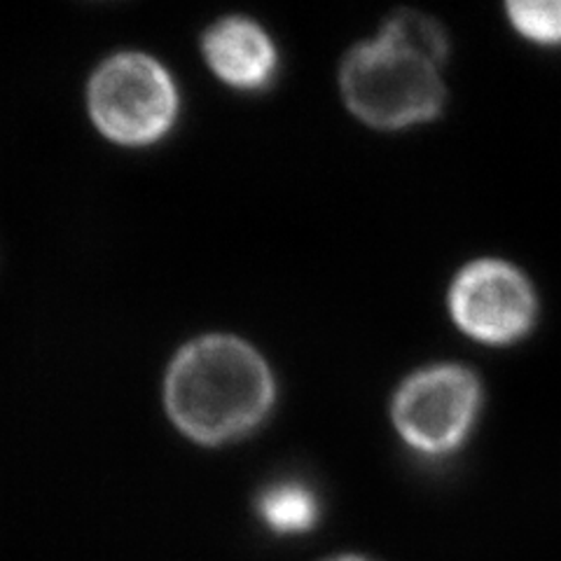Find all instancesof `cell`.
Masks as SVG:
<instances>
[{"label":"cell","mask_w":561,"mask_h":561,"mask_svg":"<svg viewBox=\"0 0 561 561\" xmlns=\"http://www.w3.org/2000/svg\"><path fill=\"white\" fill-rule=\"evenodd\" d=\"M379 38L408 49L412 55L424 57L440 68L449 55V38L445 28L437 24L433 16L419 14L412 10L393 14L391 20L383 24Z\"/></svg>","instance_id":"8"},{"label":"cell","mask_w":561,"mask_h":561,"mask_svg":"<svg viewBox=\"0 0 561 561\" xmlns=\"http://www.w3.org/2000/svg\"><path fill=\"white\" fill-rule=\"evenodd\" d=\"M96 127L122 146H148L162 138L179 113V94L167 70L144 55L105 61L90 87Z\"/></svg>","instance_id":"4"},{"label":"cell","mask_w":561,"mask_h":561,"mask_svg":"<svg viewBox=\"0 0 561 561\" xmlns=\"http://www.w3.org/2000/svg\"><path fill=\"white\" fill-rule=\"evenodd\" d=\"M449 311L463 335L486 346H511L538 321V295L531 280L511 262L476 260L456 274Z\"/></svg>","instance_id":"5"},{"label":"cell","mask_w":561,"mask_h":561,"mask_svg":"<svg viewBox=\"0 0 561 561\" xmlns=\"http://www.w3.org/2000/svg\"><path fill=\"white\" fill-rule=\"evenodd\" d=\"M204 55L214 73L234 90L257 92L276 73V47L255 22L230 16L204 35Z\"/></svg>","instance_id":"6"},{"label":"cell","mask_w":561,"mask_h":561,"mask_svg":"<svg viewBox=\"0 0 561 561\" xmlns=\"http://www.w3.org/2000/svg\"><path fill=\"white\" fill-rule=\"evenodd\" d=\"M348 108L377 129L426 125L443 113L447 87L440 66L383 38L358 45L342 66Z\"/></svg>","instance_id":"2"},{"label":"cell","mask_w":561,"mask_h":561,"mask_svg":"<svg viewBox=\"0 0 561 561\" xmlns=\"http://www.w3.org/2000/svg\"><path fill=\"white\" fill-rule=\"evenodd\" d=\"M484 405L480 377L463 365H433L412 375L393 400V424L410 449L443 459L476 431Z\"/></svg>","instance_id":"3"},{"label":"cell","mask_w":561,"mask_h":561,"mask_svg":"<svg viewBox=\"0 0 561 561\" xmlns=\"http://www.w3.org/2000/svg\"><path fill=\"white\" fill-rule=\"evenodd\" d=\"M274 405V379L257 351L234 337L183 348L167 377V408L192 440L222 445L251 433Z\"/></svg>","instance_id":"1"},{"label":"cell","mask_w":561,"mask_h":561,"mask_svg":"<svg viewBox=\"0 0 561 561\" xmlns=\"http://www.w3.org/2000/svg\"><path fill=\"white\" fill-rule=\"evenodd\" d=\"M257 511L262 522L280 536L305 534L321 517V505L313 491L300 482H280L260 494Z\"/></svg>","instance_id":"7"},{"label":"cell","mask_w":561,"mask_h":561,"mask_svg":"<svg viewBox=\"0 0 561 561\" xmlns=\"http://www.w3.org/2000/svg\"><path fill=\"white\" fill-rule=\"evenodd\" d=\"M507 22L524 41L540 47H561V3H507Z\"/></svg>","instance_id":"9"},{"label":"cell","mask_w":561,"mask_h":561,"mask_svg":"<svg viewBox=\"0 0 561 561\" xmlns=\"http://www.w3.org/2000/svg\"><path fill=\"white\" fill-rule=\"evenodd\" d=\"M323 561H373V559L360 557V554H340V557H330V559H323Z\"/></svg>","instance_id":"10"}]
</instances>
